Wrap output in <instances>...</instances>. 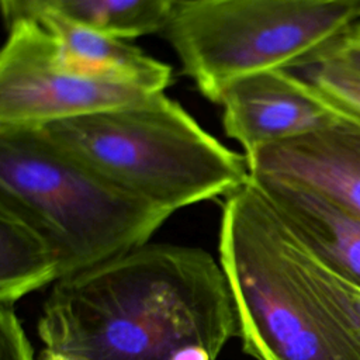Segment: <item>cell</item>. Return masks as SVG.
Here are the masks:
<instances>
[{"label": "cell", "mask_w": 360, "mask_h": 360, "mask_svg": "<svg viewBox=\"0 0 360 360\" xmlns=\"http://www.w3.org/2000/svg\"><path fill=\"white\" fill-rule=\"evenodd\" d=\"M295 69L302 70V77L319 89L332 101L360 117V72L343 60L315 53Z\"/></svg>", "instance_id": "cell-14"}, {"label": "cell", "mask_w": 360, "mask_h": 360, "mask_svg": "<svg viewBox=\"0 0 360 360\" xmlns=\"http://www.w3.org/2000/svg\"><path fill=\"white\" fill-rule=\"evenodd\" d=\"M0 207L49 240L62 277L148 243L173 214L86 167L41 127H0Z\"/></svg>", "instance_id": "cell-3"}, {"label": "cell", "mask_w": 360, "mask_h": 360, "mask_svg": "<svg viewBox=\"0 0 360 360\" xmlns=\"http://www.w3.org/2000/svg\"><path fill=\"white\" fill-rule=\"evenodd\" d=\"M42 24L53 35L59 56L72 69L135 84L152 93L172 83V66L146 55L127 39L49 13Z\"/></svg>", "instance_id": "cell-10"}, {"label": "cell", "mask_w": 360, "mask_h": 360, "mask_svg": "<svg viewBox=\"0 0 360 360\" xmlns=\"http://www.w3.org/2000/svg\"><path fill=\"white\" fill-rule=\"evenodd\" d=\"M135 84L69 68L42 22L8 28L0 53V127H44L149 98Z\"/></svg>", "instance_id": "cell-6"}, {"label": "cell", "mask_w": 360, "mask_h": 360, "mask_svg": "<svg viewBox=\"0 0 360 360\" xmlns=\"http://www.w3.org/2000/svg\"><path fill=\"white\" fill-rule=\"evenodd\" d=\"M360 20V0H179L163 31L183 73L219 104L245 76L295 69Z\"/></svg>", "instance_id": "cell-5"}, {"label": "cell", "mask_w": 360, "mask_h": 360, "mask_svg": "<svg viewBox=\"0 0 360 360\" xmlns=\"http://www.w3.org/2000/svg\"><path fill=\"white\" fill-rule=\"evenodd\" d=\"M60 278V262L49 240L28 221L0 207V304L14 307Z\"/></svg>", "instance_id": "cell-11"}, {"label": "cell", "mask_w": 360, "mask_h": 360, "mask_svg": "<svg viewBox=\"0 0 360 360\" xmlns=\"http://www.w3.org/2000/svg\"><path fill=\"white\" fill-rule=\"evenodd\" d=\"M222 124L245 155L338 122L352 112L291 69L238 79L221 96Z\"/></svg>", "instance_id": "cell-7"}, {"label": "cell", "mask_w": 360, "mask_h": 360, "mask_svg": "<svg viewBox=\"0 0 360 360\" xmlns=\"http://www.w3.org/2000/svg\"><path fill=\"white\" fill-rule=\"evenodd\" d=\"M304 246L339 276L360 285V219L291 180L250 174Z\"/></svg>", "instance_id": "cell-9"}, {"label": "cell", "mask_w": 360, "mask_h": 360, "mask_svg": "<svg viewBox=\"0 0 360 360\" xmlns=\"http://www.w3.org/2000/svg\"><path fill=\"white\" fill-rule=\"evenodd\" d=\"M0 360H35L34 349L13 305L0 304Z\"/></svg>", "instance_id": "cell-15"}, {"label": "cell", "mask_w": 360, "mask_h": 360, "mask_svg": "<svg viewBox=\"0 0 360 360\" xmlns=\"http://www.w3.org/2000/svg\"><path fill=\"white\" fill-rule=\"evenodd\" d=\"M318 52L338 58L360 72V20Z\"/></svg>", "instance_id": "cell-17"}, {"label": "cell", "mask_w": 360, "mask_h": 360, "mask_svg": "<svg viewBox=\"0 0 360 360\" xmlns=\"http://www.w3.org/2000/svg\"><path fill=\"white\" fill-rule=\"evenodd\" d=\"M62 0H1L3 17L7 27L20 22H42L53 11H58Z\"/></svg>", "instance_id": "cell-16"}, {"label": "cell", "mask_w": 360, "mask_h": 360, "mask_svg": "<svg viewBox=\"0 0 360 360\" xmlns=\"http://www.w3.org/2000/svg\"><path fill=\"white\" fill-rule=\"evenodd\" d=\"M38 360H73V359H70L69 356H66L63 353H59L56 350H51V349L44 347Z\"/></svg>", "instance_id": "cell-18"}, {"label": "cell", "mask_w": 360, "mask_h": 360, "mask_svg": "<svg viewBox=\"0 0 360 360\" xmlns=\"http://www.w3.org/2000/svg\"><path fill=\"white\" fill-rule=\"evenodd\" d=\"M177 3L179 0H62L56 13L128 41L165 31Z\"/></svg>", "instance_id": "cell-13"}, {"label": "cell", "mask_w": 360, "mask_h": 360, "mask_svg": "<svg viewBox=\"0 0 360 360\" xmlns=\"http://www.w3.org/2000/svg\"><path fill=\"white\" fill-rule=\"evenodd\" d=\"M218 253L246 354L347 360L288 255L281 217L252 179L225 198Z\"/></svg>", "instance_id": "cell-4"}, {"label": "cell", "mask_w": 360, "mask_h": 360, "mask_svg": "<svg viewBox=\"0 0 360 360\" xmlns=\"http://www.w3.org/2000/svg\"><path fill=\"white\" fill-rule=\"evenodd\" d=\"M250 174L302 184L360 219V117L246 155Z\"/></svg>", "instance_id": "cell-8"}, {"label": "cell", "mask_w": 360, "mask_h": 360, "mask_svg": "<svg viewBox=\"0 0 360 360\" xmlns=\"http://www.w3.org/2000/svg\"><path fill=\"white\" fill-rule=\"evenodd\" d=\"M41 128L86 167L170 212L226 197L250 179L246 155L222 145L163 91Z\"/></svg>", "instance_id": "cell-2"}, {"label": "cell", "mask_w": 360, "mask_h": 360, "mask_svg": "<svg viewBox=\"0 0 360 360\" xmlns=\"http://www.w3.org/2000/svg\"><path fill=\"white\" fill-rule=\"evenodd\" d=\"M37 332L73 360H217L239 335L219 260L149 242L56 281Z\"/></svg>", "instance_id": "cell-1"}, {"label": "cell", "mask_w": 360, "mask_h": 360, "mask_svg": "<svg viewBox=\"0 0 360 360\" xmlns=\"http://www.w3.org/2000/svg\"><path fill=\"white\" fill-rule=\"evenodd\" d=\"M284 238L300 277L318 302L346 357L360 360V285L325 266L285 222Z\"/></svg>", "instance_id": "cell-12"}]
</instances>
